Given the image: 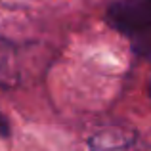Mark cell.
I'll return each instance as SVG.
<instances>
[{"label": "cell", "mask_w": 151, "mask_h": 151, "mask_svg": "<svg viewBox=\"0 0 151 151\" xmlns=\"http://www.w3.org/2000/svg\"><path fill=\"white\" fill-rule=\"evenodd\" d=\"M17 54L15 46L0 37V86H14L17 82Z\"/></svg>", "instance_id": "obj_2"}, {"label": "cell", "mask_w": 151, "mask_h": 151, "mask_svg": "<svg viewBox=\"0 0 151 151\" xmlns=\"http://www.w3.org/2000/svg\"><path fill=\"white\" fill-rule=\"evenodd\" d=\"M8 132H10V126H8V121H6V117H4V115L0 113V136H6Z\"/></svg>", "instance_id": "obj_3"}, {"label": "cell", "mask_w": 151, "mask_h": 151, "mask_svg": "<svg viewBox=\"0 0 151 151\" xmlns=\"http://www.w3.org/2000/svg\"><path fill=\"white\" fill-rule=\"evenodd\" d=\"M107 19L134 50L151 58V0H119L109 8Z\"/></svg>", "instance_id": "obj_1"}, {"label": "cell", "mask_w": 151, "mask_h": 151, "mask_svg": "<svg viewBox=\"0 0 151 151\" xmlns=\"http://www.w3.org/2000/svg\"><path fill=\"white\" fill-rule=\"evenodd\" d=\"M149 98H151V82H149Z\"/></svg>", "instance_id": "obj_4"}]
</instances>
